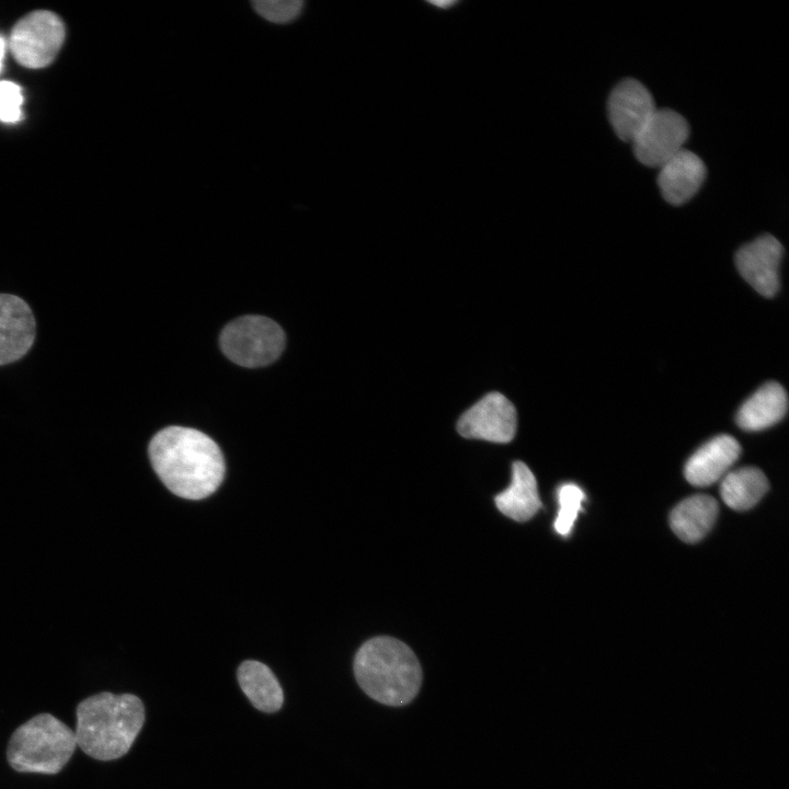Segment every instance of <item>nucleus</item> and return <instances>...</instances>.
<instances>
[{"label": "nucleus", "mask_w": 789, "mask_h": 789, "mask_svg": "<svg viewBox=\"0 0 789 789\" xmlns=\"http://www.w3.org/2000/svg\"><path fill=\"white\" fill-rule=\"evenodd\" d=\"M148 451L157 476L180 498H207L224 479L225 459L219 446L198 430L165 427L151 438Z\"/></svg>", "instance_id": "obj_1"}, {"label": "nucleus", "mask_w": 789, "mask_h": 789, "mask_svg": "<svg viewBox=\"0 0 789 789\" xmlns=\"http://www.w3.org/2000/svg\"><path fill=\"white\" fill-rule=\"evenodd\" d=\"M76 714L77 746L99 761L125 755L145 721V708L137 696L110 691L83 699Z\"/></svg>", "instance_id": "obj_2"}, {"label": "nucleus", "mask_w": 789, "mask_h": 789, "mask_svg": "<svg viewBox=\"0 0 789 789\" xmlns=\"http://www.w3.org/2000/svg\"><path fill=\"white\" fill-rule=\"evenodd\" d=\"M359 687L374 700L400 707L412 701L422 683V670L414 652L392 637L366 641L354 659Z\"/></svg>", "instance_id": "obj_3"}, {"label": "nucleus", "mask_w": 789, "mask_h": 789, "mask_svg": "<svg viewBox=\"0 0 789 789\" xmlns=\"http://www.w3.org/2000/svg\"><path fill=\"white\" fill-rule=\"evenodd\" d=\"M76 747L75 730L50 713H39L12 733L7 758L18 771L54 775L64 768Z\"/></svg>", "instance_id": "obj_4"}, {"label": "nucleus", "mask_w": 789, "mask_h": 789, "mask_svg": "<svg viewBox=\"0 0 789 789\" xmlns=\"http://www.w3.org/2000/svg\"><path fill=\"white\" fill-rule=\"evenodd\" d=\"M219 343L230 361L252 368L278 358L285 346V334L275 321L250 315L229 322L221 331Z\"/></svg>", "instance_id": "obj_5"}, {"label": "nucleus", "mask_w": 789, "mask_h": 789, "mask_svg": "<svg viewBox=\"0 0 789 789\" xmlns=\"http://www.w3.org/2000/svg\"><path fill=\"white\" fill-rule=\"evenodd\" d=\"M65 39V26L58 15L38 10L22 18L12 28L9 48L15 60L31 69L48 66Z\"/></svg>", "instance_id": "obj_6"}, {"label": "nucleus", "mask_w": 789, "mask_h": 789, "mask_svg": "<svg viewBox=\"0 0 789 789\" xmlns=\"http://www.w3.org/2000/svg\"><path fill=\"white\" fill-rule=\"evenodd\" d=\"M689 135L686 119L670 108L656 110L632 140L633 153L644 165L660 168L684 149Z\"/></svg>", "instance_id": "obj_7"}, {"label": "nucleus", "mask_w": 789, "mask_h": 789, "mask_svg": "<svg viewBox=\"0 0 789 789\" xmlns=\"http://www.w3.org/2000/svg\"><path fill=\"white\" fill-rule=\"evenodd\" d=\"M517 415L513 403L500 392H490L465 411L457 431L466 438L508 443L516 433Z\"/></svg>", "instance_id": "obj_8"}, {"label": "nucleus", "mask_w": 789, "mask_h": 789, "mask_svg": "<svg viewBox=\"0 0 789 789\" xmlns=\"http://www.w3.org/2000/svg\"><path fill=\"white\" fill-rule=\"evenodd\" d=\"M650 91L636 79L620 81L608 98V117L616 135L632 142L656 111Z\"/></svg>", "instance_id": "obj_9"}, {"label": "nucleus", "mask_w": 789, "mask_h": 789, "mask_svg": "<svg viewBox=\"0 0 789 789\" xmlns=\"http://www.w3.org/2000/svg\"><path fill=\"white\" fill-rule=\"evenodd\" d=\"M782 253V245L774 236L763 235L737 250L735 265L758 294L773 297L779 289Z\"/></svg>", "instance_id": "obj_10"}, {"label": "nucleus", "mask_w": 789, "mask_h": 789, "mask_svg": "<svg viewBox=\"0 0 789 789\" xmlns=\"http://www.w3.org/2000/svg\"><path fill=\"white\" fill-rule=\"evenodd\" d=\"M35 319L20 297L0 294V365L23 357L35 339Z\"/></svg>", "instance_id": "obj_11"}, {"label": "nucleus", "mask_w": 789, "mask_h": 789, "mask_svg": "<svg viewBox=\"0 0 789 789\" xmlns=\"http://www.w3.org/2000/svg\"><path fill=\"white\" fill-rule=\"evenodd\" d=\"M659 169L658 184L662 196L676 206L689 201L706 178V167L701 158L685 148Z\"/></svg>", "instance_id": "obj_12"}, {"label": "nucleus", "mask_w": 789, "mask_h": 789, "mask_svg": "<svg viewBox=\"0 0 789 789\" xmlns=\"http://www.w3.org/2000/svg\"><path fill=\"white\" fill-rule=\"evenodd\" d=\"M740 453V444L732 436H716L690 456L685 466V477L693 485H710L728 473Z\"/></svg>", "instance_id": "obj_13"}, {"label": "nucleus", "mask_w": 789, "mask_h": 789, "mask_svg": "<svg viewBox=\"0 0 789 789\" xmlns=\"http://www.w3.org/2000/svg\"><path fill=\"white\" fill-rule=\"evenodd\" d=\"M788 399L781 385L769 381L757 389L739 409L737 425L745 431H761L778 423L786 414Z\"/></svg>", "instance_id": "obj_14"}, {"label": "nucleus", "mask_w": 789, "mask_h": 789, "mask_svg": "<svg viewBox=\"0 0 789 789\" xmlns=\"http://www.w3.org/2000/svg\"><path fill=\"white\" fill-rule=\"evenodd\" d=\"M495 505L505 516L516 521L530 519L541 507L534 473L522 461L512 466L510 485L495 496Z\"/></svg>", "instance_id": "obj_15"}, {"label": "nucleus", "mask_w": 789, "mask_h": 789, "mask_svg": "<svg viewBox=\"0 0 789 789\" xmlns=\"http://www.w3.org/2000/svg\"><path fill=\"white\" fill-rule=\"evenodd\" d=\"M717 516V501L712 496L698 494L682 501L672 511L670 524L679 539L693 544L708 534Z\"/></svg>", "instance_id": "obj_16"}, {"label": "nucleus", "mask_w": 789, "mask_h": 789, "mask_svg": "<svg viewBox=\"0 0 789 789\" xmlns=\"http://www.w3.org/2000/svg\"><path fill=\"white\" fill-rule=\"evenodd\" d=\"M238 682L251 704L264 712H274L283 705V690L273 672L259 661L248 660L238 668Z\"/></svg>", "instance_id": "obj_17"}, {"label": "nucleus", "mask_w": 789, "mask_h": 789, "mask_svg": "<svg viewBox=\"0 0 789 789\" xmlns=\"http://www.w3.org/2000/svg\"><path fill=\"white\" fill-rule=\"evenodd\" d=\"M768 490L764 472L754 467L740 468L728 472L721 481L720 493L723 502L736 511L753 507Z\"/></svg>", "instance_id": "obj_18"}, {"label": "nucleus", "mask_w": 789, "mask_h": 789, "mask_svg": "<svg viewBox=\"0 0 789 789\" xmlns=\"http://www.w3.org/2000/svg\"><path fill=\"white\" fill-rule=\"evenodd\" d=\"M584 499L583 491L576 484L567 483L559 489V511L554 522L558 534L565 536L571 533Z\"/></svg>", "instance_id": "obj_19"}, {"label": "nucleus", "mask_w": 789, "mask_h": 789, "mask_svg": "<svg viewBox=\"0 0 789 789\" xmlns=\"http://www.w3.org/2000/svg\"><path fill=\"white\" fill-rule=\"evenodd\" d=\"M254 11L263 19L284 24L297 19L302 10L301 0H255L251 2Z\"/></svg>", "instance_id": "obj_20"}, {"label": "nucleus", "mask_w": 789, "mask_h": 789, "mask_svg": "<svg viewBox=\"0 0 789 789\" xmlns=\"http://www.w3.org/2000/svg\"><path fill=\"white\" fill-rule=\"evenodd\" d=\"M23 94L21 88L11 81H0V121L12 124L22 116Z\"/></svg>", "instance_id": "obj_21"}, {"label": "nucleus", "mask_w": 789, "mask_h": 789, "mask_svg": "<svg viewBox=\"0 0 789 789\" xmlns=\"http://www.w3.org/2000/svg\"><path fill=\"white\" fill-rule=\"evenodd\" d=\"M425 3L434 5L437 10H450L454 9L460 1H425Z\"/></svg>", "instance_id": "obj_22"}, {"label": "nucleus", "mask_w": 789, "mask_h": 789, "mask_svg": "<svg viewBox=\"0 0 789 789\" xmlns=\"http://www.w3.org/2000/svg\"><path fill=\"white\" fill-rule=\"evenodd\" d=\"M5 47H7L5 41H4V38L0 35V71H1L2 65H3V58H4V54H5Z\"/></svg>", "instance_id": "obj_23"}]
</instances>
